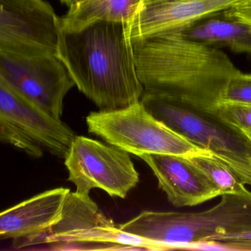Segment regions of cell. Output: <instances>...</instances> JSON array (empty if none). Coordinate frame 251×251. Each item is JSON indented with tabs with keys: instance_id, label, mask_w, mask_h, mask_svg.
<instances>
[{
	"instance_id": "obj_1",
	"label": "cell",
	"mask_w": 251,
	"mask_h": 251,
	"mask_svg": "<svg viewBox=\"0 0 251 251\" xmlns=\"http://www.w3.org/2000/svg\"><path fill=\"white\" fill-rule=\"evenodd\" d=\"M136 71L148 93L216 112L232 77L241 73L220 48L182 33L131 39Z\"/></svg>"
},
{
	"instance_id": "obj_2",
	"label": "cell",
	"mask_w": 251,
	"mask_h": 251,
	"mask_svg": "<svg viewBox=\"0 0 251 251\" xmlns=\"http://www.w3.org/2000/svg\"><path fill=\"white\" fill-rule=\"evenodd\" d=\"M57 56L100 111L140 102L145 89L136 71L128 23L97 21L78 30L61 27Z\"/></svg>"
},
{
	"instance_id": "obj_3",
	"label": "cell",
	"mask_w": 251,
	"mask_h": 251,
	"mask_svg": "<svg viewBox=\"0 0 251 251\" xmlns=\"http://www.w3.org/2000/svg\"><path fill=\"white\" fill-rule=\"evenodd\" d=\"M123 231L170 250L251 231V192L222 195L217 205L200 212L144 211L119 225Z\"/></svg>"
},
{
	"instance_id": "obj_4",
	"label": "cell",
	"mask_w": 251,
	"mask_h": 251,
	"mask_svg": "<svg viewBox=\"0 0 251 251\" xmlns=\"http://www.w3.org/2000/svg\"><path fill=\"white\" fill-rule=\"evenodd\" d=\"M40 244L52 251H168L165 245L123 231L89 197L69 193L62 217Z\"/></svg>"
},
{
	"instance_id": "obj_5",
	"label": "cell",
	"mask_w": 251,
	"mask_h": 251,
	"mask_svg": "<svg viewBox=\"0 0 251 251\" xmlns=\"http://www.w3.org/2000/svg\"><path fill=\"white\" fill-rule=\"evenodd\" d=\"M61 119L23 96L0 79V140L29 156L45 152L65 158L75 137Z\"/></svg>"
},
{
	"instance_id": "obj_6",
	"label": "cell",
	"mask_w": 251,
	"mask_h": 251,
	"mask_svg": "<svg viewBox=\"0 0 251 251\" xmlns=\"http://www.w3.org/2000/svg\"><path fill=\"white\" fill-rule=\"evenodd\" d=\"M89 133L128 153L188 155L203 152L155 118L142 102L86 117ZM206 152V151H205Z\"/></svg>"
},
{
	"instance_id": "obj_7",
	"label": "cell",
	"mask_w": 251,
	"mask_h": 251,
	"mask_svg": "<svg viewBox=\"0 0 251 251\" xmlns=\"http://www.w3.org/2000/svg\"><path fill=\"white\" fill-rule=\"evenodd\" d=\"M140 101L155 118L202 151L230 159H251L250 139L217 113L145 92Z\"/></svg>"
},
{
	"instance_id": "obj_8",
	"label": "cell",
	"mask_w": 251,
	"mask_h": 251,
	"mask_svg": "<svg viewBox=\"0 0 251 251\" xmlns=\"http://www.w3.org/2000/svg\"><path fill=\"white\" fill-rule=\"evenodd\" d=\"M64 159L68 180L77 193L89 195L92 189H100L124 199L139 182L130 153L86 136L75 137Z\"/></svg>"
},
{
	"instance_id": "obj_9",
	"label": "cell",
	"mask_w": 251,
	"mask_h": 251,
	"mask_svg": "<svg viewBox=\"0 0 251 251\" xmlns=\"http://www.w3.org/2000/svg\"><path fill=\"white\" fill-rule=\"evenodd\" d=\"M60 17L44 0H0V52L57 55Z\"/></svg>"
},
{
	"instance_id": "obj_10",
	"label": "cell",
	"mask_w": 251,
	"mask_h": 251,
	"mask_svg": "<svg viewBox=\"0 0 251 251\" xmlns=\"http://www.w3.org/2000/svg\"><path fill=\"white\" fill-rule=\"evenodd\" d=\"M0 79L61 119L64 100L75 82L57 55L25 57L0 52Z\"/></svg>"
},
{
	"instance_id": "obj_11",
	"label": "cell",
	"mask_w": 251,
	"mask_h": 251,
	"mask_svg": "<svg viewBox=\"0 0 251 251\" xmlns=\"http://www.w3.org/2000/svg\"><path fill=\"white\" fill-rule=\"evenodd\" d=\"M239 0H149L128 23L130 38L183 33L201 20L229 9Z\"/></svg>"
},
{
	"instance_id": "obj_12",
	"label": "cell",
	"mask_w": 251,
	"mask_h": 251,
	"mask_svg": "<svg viewBox=\"0 0 251 251\" xmlns=\"http://www.w3.org/2000/svg\"><path fill=\"white\" fill-rule=\"evenodd\" d=\"M70 190L60 187L39 194L0 214V238L22 246L38 245L62 217Z\"/></svg>"
},
{
	"instance_id": "obj_13",
	"label": "cell",
	"mask_w": 251,
	"mask_h": 251,
	"mask_svg": "<svg viewBox=\"0 0 251 251\" xmlns=\"http://www.w3.org/2000/svg\"><path fill=\"white\" fill-rule=\"evenodd\" d=\"M158 186L176 207L195 206L221 196L203 173L184 155L143 154Z\"/></svg>"
},
{
	"instance_id": "obj_14",
	"label": "cell",
	"mask_w": 251,
	"mask_h": 251,
	"mask_svg": "<svg viewBox=\"0 0 251 251\" xmlns=\"http://www.w3.org/2000/svg\"><path fill=\"white\" fill-rule=\"evenodd\" d=\"M188 39L214 48H226L251 56V25L224 11L207 17L183 31Z\"/></svg>"
},
{
	"instance_id": "obj_15",
	"label": "cell",
	"mask_w": 251,
	"mask_h": 251,
	"mask_svg": "<svg viewBox=\"0 0 251 251\" xmlns=\"http://www.w3.org/2000/svg\"><path fill=\"white\" fill-rule=\"evenodd\" d=\"M144 0H75L67 14L60 17L61 27L78 30L97 21L130 23Z\"/></svg>"
},
{
	"instance_id": "obj_16",
	"label": "cell",
	"mask_w": 251,
	"mask_h": 251,
	"mask_svg": "<svg viewBox=\"0 0 251 251\" xmlns=\"http://www.w3.org/2000/svg\"><path fill=\"white\" fill-rule=\"evenodd\" d=\"M186 157L205 174L210 182L218 189L221 196L248 192L245 183H242L229 166L210 152L203 151Z\"/></svg>"
},
{
	"instance_id": "obj_17",
	"label": "cell",
	"mask_w": 251,
	"mask_h": 251,
	"mask_svg": "<svg viewBox=\"0 0 251 251\" xmlns=\"http://www.w3.org/2000/svg\"><path fill=\"white\" fill-rule=\"evenodd\" d=\"M217 115L227 124L249 138L251 136V105L221 103Z\"/></svg>"
},
{
	"instance_id": "obj_18",
	"label": "cell",
	"mask_w": 251,
	"mask_h": 251,
	"mask_svg": "<svg viewBox=\"0 0 251 251\" xmlns=\"http://www.w3.org/2000/svg\"><path fill=\"white\" fill-rule=\"evenodd\" d=\"M221 103L251 105V74L241 72L232 77L225 89Z\"/></svg>"
},
{
	"instance_id": "obj_19",
	"label": "cell",
	"mask_w": 251,
	"mask_h": 251,
	"mask_svg": "<svg viewBox=\"0 0 251 251\" xmlns=\"http://www.w3.org/2000/svg\"><path fill=\"white\" fill-rule=\"evenodd\" d=\"M224 12L251 25V0H239Z\"/></svg>"
},
{
	"instance_id": "obj_20",
	"label": "cell",
	"mask_w": 251,
	"mask_h": 251,
	"mask_svg": "<svg viewBox=\"0 0 251 251\" xmlns=\"http://www.w3.org/2000/svg\"><path fill=\"white\" fill-rule=\"evenodd\" d=\"M218 242H226L235 247L237 251H244L245 246L251 244V231L223 237Z\"/></svg>"
},
{
	"instance_id": "obj_21",
	"label": "cell",
	"mask_w": 251,
	"mask_h": 251,
	"mask_svg": "<svg viewBox=\"0 0 251 251\" xmlns=\"http://www.w3.org/2000/svg\"><path fill=\"white\" fill-rule=\"evenodd\" d=\"M59 1L61 3L70 7L74 2L75 0H59Z\"/></svg>"
},
{
	"instance_id": "obj_22",
	"label": "cell",
	"mask_w": 251,
	"mask_h": 251,
	"mask_svg": "<svg viewBox=\"0 0 251 251\" xmlns=\"http://www.w3.org/2000/svg\"><path fill=\"white\" fill-rule=\"evenodd\" d=\"M147 1H149V0H144V2H147Z\"/></svg>"
},
{
	"instance_id": "obj_23",
	"label": "cell",
	"mask_w": 251,
	"mask_h": 251,
	"mask_svg": "<svg viewBox=\"0 0 251 251\" xmlns=\"http://www.w3.org/2000/svg\"><path fill=\"white\" fill-rule=\"evenodd\" d=\"M248 139H250V141H251V137L248 138Z\"/></svg>"
}]
</instances>
